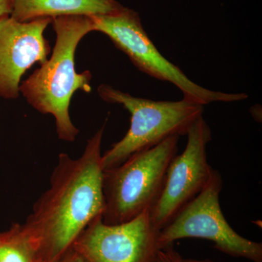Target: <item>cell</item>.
I'll return each instance as SVG.
<instances>
[{
	"label": "cell",
	"mask_w": 262,
	"mask_h": 262,
	"mask_svg": "<svg viewBox=\"0 0 262 262\" xmlns=\"http://www.w3.org/2000/svg\"><path fill=\"white\" fill-rule=\"evenodd\" d=\"M105 125L88 140L80 158L58 155L50 187L34 203L24 224L39 246V262L61 261L90 222L103 215Z\"/></svg>",
	"instance_id": "obj_1"
},
{
	"label": "cell",
	"mask_w": 262,
	"mask_h": 262,
	"mask_svg": "<svg viewBox=\"0 0 262 262\" xmlns=\"http://www.w3.org/2000/svg\"><path fill=\"white\" fill-rule=\"evenodd\" d=\"M52 24L56 34L52 56L20 84V94L38 112L54 117L60 140L72 142L79 130L70 118L71 99L77 91L89 94L92 90L91 72H76L75 51L93 32L92 22L85 15H65L53 18Z\"/></svg>",
	"instance_id": "obj_2"
},
{
	"label": "cell",
	"mask_w": 262,
	"mask_h": 262,
	"mask_svg": "<svg viewBox=\"0 0 262 262\" xmlns=\"http://www.w3.org/2000/svg\"><path fill=\"white\" fill-rule=\"evenodd\" d=\"M98 93L103 101L122 105L130 114L127 134L102 155L103 170L115 168L131 155L154 147L170 136L187 135L204 112L203 105L186 98L152 101L134 97L106 84L98 87Z\"/></svg>",
	"instance_id": "obj_3"
},
{
	"label": "cell",
	"mask_w": 262,
	"mask_h": 262,
	"mask_svg": "<svg viewBox=\"0 0 262 262\" xmlns=\"http://www.w3.org/2000/svg\"><path fill=\"white\" fill-rule=\"evenodd\" d=\"M180 137L170 136L104 170V223H123L152 209L163 190L169 165L177 155Z\"/></svg>",
	"instance_id": "obj_4"
},
{
	"label": "cell",
	"mask_w": 262,
	"mask_h": 262,
	"mask_svg": "<svg viewBox=\"0 0 262 262\" xmlns=\"http://www.w3.org/2000/svg\"><path fill=\"white\" fill-rule=\"evenodd\" d=\"M93 32L107 36L119 50L128 56L134 65L148 75L174 84L184 98L201 104L212 102H234L246 99L247 94H228L205 89L196 84L157 49L147 35L139 13L125 8L110 14L90 16Z\"/></svg>",
	"instance_id": "obj_5"
},
{
	"label": "cell",
	"mask_w": 262,
	"mask_h": 262,
	"mask_svg": "<svg viewBox=\"0 0 262 262\" xmlns=\"http://www.w3.org/2000/svg\"><path fill=\"white\" fill-rule=\"evenodd\" d=\"M222 187V176L215 170L202 192L160 231V249L181 239H204L213 242V247L229 256L262 262L261 243L239 235L226 220L220 202Z\"/></svg>",
	"instance_id": "obj_6"
},
{
	"label": "cell",
	"mask_w": 262,
	"mask_h": 262,
	"mask_svg": "<svg viewBox=\"0 0 262 262\" xmlns=\"http://www.w3.org/2000/svg\"><path fill=\"white\" fill-rule=\"evenodd\" d=\"M159 232L149 211L117 225L104 223L99 215L90 222L71 248L82 262H154L160 249Z\"/></svg>",
	"instance_id": "obj_7"
},
{
	"label": "cell",
	"mask_w": 262,
	"mask_h": 262,
	"mask_svg": "<svg viewBox=\"0 0 262 262\" xmlns=\"http://www.w3.org/2000/svg\"><path fill=\"white\" fill-rule=\"evenodd\" d=\"M186 136L185 149L170 162L163 190L150 211L151 220L160 231L202 192L215 171L207 155L212 132L203 116L193 123Z\"/></svg>",
	"instance_id": "obj_8"
},
{
	"label": "cell",
	"mask_w": 262,
	"mask_h": 262,
	"mask_svg": "<svg viewBox=\"0 0 262 262\" xmlns=\"http://www.w3.org/2000/svg\"><path fill=\"white\" fill-rule=\"evenodd\" d=\"M51 18L20 22L11 16L0 20V98L16 99L25 72L46 63L51 46L44 37Z\"/></svg>",
	"instance_id": "obj_9"
},
{
	"label": "cell",
	"mask_w": 262,
	"mask_h": 262,
	"mask_svg": "<svg viewBox=\"0 0 262 262\" xmlns=\"http://www.w3.org/2000/svg\"><path fill=\"white\" fill-rule=\"evenodd\" d=\"M116 0H15L10 16L20 22L65 15H106L121 9Z\"/></svg>",
	"instance_id": "obj_10"
},
{
	"label": "cell",
	"mask_w": 262,
	"mask_h": 262,
	"mask_svg": "<svg viewBox=\"0 0 262 262\" xmlns=\"http://www.w3.org/2000/svg\"><path fill=\"white\" fill-rule=\"evenodd\" d=\"M0 262H39V246L24 224L0 232Z\"/></svg>",
	"instance_id": "obj_11"
},
{
	"label": "cell",
	"mask_w": 262,
	"mask_h": 262,
	"mask_svg": "<svg viewBox=\"0 0 262 262\" xmlns=\"http://www.w3.org/2000/svg\"><path fill=\"white\" fill-rule=\"evenodd\" d=\"M154 262H182V257L170 245L159 250Z\"/></svg>",
	"instance_id": "obj_12"
},
{
	"label": "cell",
	"mask_w": 262,
	"mask_h": 262,
	"mask_svg": "<svg viewBox=\"0 0 262 262\" xmlns=\"http://www.w3.org/2000/svg\"><path fill=\"white\" fill-rule=\"evenodd\" d=\"M15 0H0V20L11 15Z\"/></svg>",
	"instance_id": "obj_13"
},
{
	"label": "cell",
	"mask_w": 262,
	"mask_h": 262,
	"mask_svg": "<svg viewBox=\"0 0 262 262\" xmlns=\"http://www.w3.org/2000/svg\"><path fill=\"white\" fill-rule=\"evenodd\" d=\"M60 262H82V260L77 253L73 249L70 248V251L66 253L65 256Z\"/></svg>",
	"instance_id": "obj_14"
},
{
	"label": "cell",
	"mask_w": 262,
	"mask_h": 262,
	"mask_svg": "<svg viewBox=\"0 0 262 262\" xmlns=\"http://www.w3.org/2000/svg\"><path fill=\"white\" fill-rule=\"evenodd\" d=\"M182 262H214L209 259H193V258H184L182 257Z\"/></svg>",
	"instance_id": "obj_15"
}]
</instances>
